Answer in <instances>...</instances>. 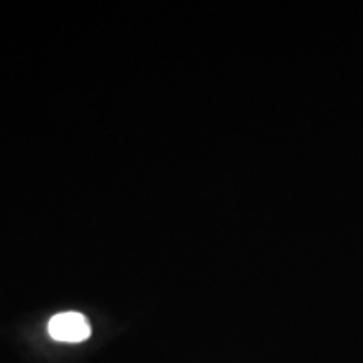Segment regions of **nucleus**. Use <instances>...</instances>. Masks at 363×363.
<instances>
[{
    "instance_id": "1",
    "label": "nucleus",
    "mask_w": 363,
    "mask_h": 363,
    "mask_svg": "<svg viewBox=\"0 0 363 363\" xmlns=\"http://www.w3.org/2000/svg\"><path fill=\"white\" fill-rule=\"evenodd\" d=\"M49 337L62 343H81L91 337V325L84 315L76 311L59 313L48 325Z\"/></svg>"
}]
</instances>
